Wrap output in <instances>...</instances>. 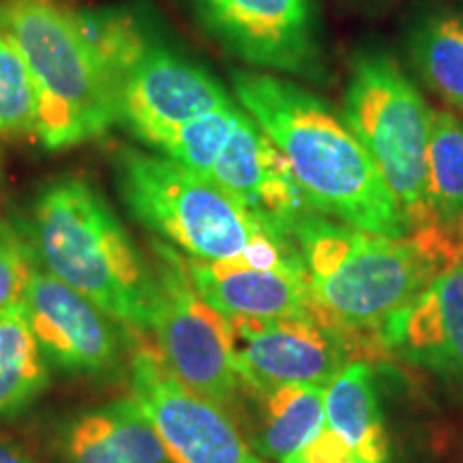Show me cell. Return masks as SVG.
<instances>
[{"instance_id":"e0dca14e","label":"cell","mask_w":463,"mask_h":463,"mask_svg":"<svg viewBox=\"0 0 463 463\" xmlns=\"http://www.w3.org/2000/svg\"><path fill=\"white\" fill-rule=\"evenodd\" d=\"M326 427L350 444L358 459L386 463L389 433L375 397L373 369L367 363H347L324 392Z\"/></svg>"},{"instance_id":"44dd1931","label":"cell","mask_w":463,"mask_h":463,"mask_svg":"<svg viewBox=\"0 0 463 463\" xmlns=\"http://www.w3.org/2000/svg\"><path fill=\"white\" fill-rule=\"evenodd\" d=\"M425 82L463 112V22L438 17L422 28L414 45Z\"/></svg>"},{"instance_id":"d6986e66","label":"cell","mask_w":463,"mask_h":463,"mask_svg":"<svg viewBox=\"0 0 463 463\" xmlns=\"http://www.w3.org/2000/svg\"><path fill=\"white\" fill-rule=\"evenodd\" d=\"M425 184L433 225L463 236V120L447 109H431Z\"/></svg>"},{"instance_id":"ac0fdd59","label":"cell","mask_w":463,"mask_h":463,"mask_svg":"<svg viewBox=\"0 0 463 463\" xmlns=\"http://www.w3.org/2000/svg\"><path fill=\"white\" fill-rule=\"evenodd\" d=\"M324 392L326 386L305 382L281 384L264 392L258 450L266 459L292 461L324 430Z\"/></svg>"},{"instance_id":"ba28073f","label":"cell","mask_w":463,"mask_h":463,"mask_svg":"<svg viewBox=\"0 0 463 463\" xmlns=\"http://www.w3.org/2000/svg\"><path fill=\"white\" fill-rule=\"evenodd\" d=\"M131 391L172 463H264L225 408L174 378L157 347L131 358Z\"/></svg>"},{"instance_id":"30bf717a","label":"cell","mask_w":463,"mask_h":463,"mask_svg":"<svg viewBox=\"0 0 463 463\" xmlns=\"http://www.w3.org/2000/svg\"><path fill=\"white\" fill-rule=\"evenodd\" d=\"M234 106L213 75L142 39L118 80V123L153 144L189 120Z\"/></svg>"},{"instance_id":"9c48e42d","label":"cell","mask_w":463,"mask_h":463,"mask_svg":"<svg viewBox=\"0 0 463 463\" xmlns=\"http://www.w3.org/2000/svg\"><path fill=\"white\" fill-rule=\"evenodd\" d=\"M228 320L234 369L253 395L262 397L292 382L326 386L347 364L352 339L324 322L316 309L286 317Z\"/></svg>"},{"instance_id":"603a6c76","label":"cell","mask_w":463,"mask_h":463,"mask_svg":"<svg viewBox=\"0 0 463 463\" xmlns=\"http://www.w3.org/2000/svg\"><path fill=\"white\" fill-rule=\"evenodd\" d=\"M0 133L37 136V92L24 58L0 31Z\"/></svg>"},{"instance_id":"5bb4252c","label":"cell","mask_w":463,"mask_h":463,"mask_svg":"<svg viewBox=\"0 0 463 463\" xmlns=\"http://www.w3.org/2000/svg\"><path fill=\"white\" fill-rule=\"evenodd\" d=\"M380 344L463 384V260L389 317Z\"/></svg>"},{"instance_id":"4316f807","label":"cell","mask_w":463,"mask_h":463,"mask_svg":"<svg viewBox=\"0 0 463 463\" xmlns=\"http://www.w3.org/2000/svg\"><path fill=\"white\" fill-rule=\"evenodd\" d=\"M347 463H369V461H363V459H358V457H356V459H352V461H347Z\"/></svg>"},{"instance_id":"3957f363","label":"cell","mask_w":463,"mask_h":463,"mask_svg":"<svg viewBox=\"0 0 463 463\" xmlns=\"http://www.w3.org/2000/svg\"><path fill=\"white\" fill-rule=\"evenodd\" d=\"M28 245L43 270L103 314L146 328L153 264L95 184L80 176L52 181L34 200Z\"/></svg>"},{"instance_id":"6da1fadb","label":"cell","mask_w":463,"mask_h":463,"mask_svg":"<svg viewBox=\"0 0 463 463\" xmlns=\"http://www.w3.org/2000/svg\"><path fill=\"white\" fill-rule=\"evenodd\" d=\"M316 314L352 341L378 337L399 309L463 260V242L438 225L403 239L356 230L307 211L292 228Z\"/></svg>"},{"instance_id":"2e32d148","label":"cell","mask_w":463,"mask_h":463,"mask_svg":"<svg viewBox=\"0 0 463 463\" xmlns=\"http://www.w3.org/2000/svg\"><path fill=\"white\" fill-rule=\"evenodd\" d=\"M58 447L67 463H172L133 397L73 416L62 427Z\"/></svg>"},{"instance_id":"8992f818","label":"cell","mask_w":463,"mask_h":463,"mask_svg":"<svg viewBox=\"0 0 463 463\" xmlns=\"http://www.w3.org/2000/svg\"><path fill=\"white\" fill-rule=\"evenodd\" d=\"M344 120L378 167L410 234L433 225L425 184L431 109L395 61L378 52L354 58Z\"/></svg>"},{"instance_id":"4fadbf2b","label":"cell","mask_w":463,"mask_h":463,"mask_svg":"<svg viewBox=\"0 0 463 463\" xmlns=\"http://www.w3.org/2000/svg\"><path fill=\"white\" fill-rule=\"evenodd\" d=\"M211 178L279 234L292 236L297 219L309 211L288 159L245 109L213 165Z\"/></svg>"},{"instance_id":"ffe728a7","label":"cell","mask_w":463,"mask_h":463,"mask_svg":"<svg viewBox=\"0 0 463 463\" xmlns=\"http://www.w3.org/2000/svg\"><path fill=\"white\" fill-rule=\"evenodd\" d=\"M48 382V367L24 303H17L0 316V416L9 419L31 408Z\"/></svg>"},{"instance_id":"277c9868","label":"cell","mask_w":463,"mask_h":463,"mask_svg":"<svg viewBox=\"0 0 463 463\" xmlns=\"http://www.w3.org/2000/svg\"><path fill=\"white\" fill-rule=\"evenodd\" d=\"M0 31L33 78L45 146L95 140L118 123V78L82 14L50 0H0Z\"/></svg>"},{"instance_id":"52a82bcc","label":"cell","mask_w":463,"mask_h":463,"mask_svg":"<svg viewBox=\"0 0 463 463\" xmlns=\"http://www.w3.org/2000/svg\"><path fill=\"white\" fill-rule=\"evenodd\" d=\"M153 289L146 328L153 331L165 367L184 386L230 408L241 391L232 356L230 320L195 292L187 260L164 241H153Z\"/></svg>"},{"instance_id":"5b68a950","label":"cell","mask_w":463,"mask_h":463,"mask_svg":"<svg viewBox=\"0 0 463 463\" xmlns=\"http://www.w3.org/2000/svg\"><path fill=\"white\" fill-rule=\"evenodd\" d=\"M114 174L129 215L194 260H234L258 236L275 232L213 178L191 172L164 155L118 148L114 153Z\"/></svg>"},{"instance_id":"484cf974","label":"cell","mask_w":463,"mask_h":463,"mask_svg":"<svg viewBox=\"0 0 463 463\" xmlns=\"http://www.w3.org/2000/svg\"><path fill=\"white\" fill-rule=\"evenodd\" d=\"M0 463H34V459L15 439L0 436Z\"/></svg>"},{"instance_id":"9a60e30c","label":"cell","mask_w":463,"mask_h":463,"mask_svg":"<svg viewBox=\"0 0 463 463\" xmlns=\"http://www.w3.org/2000/svg\"><path fill=\"white\" fill-rule=\"evenodd\" d=\"M195 292L225 317H286L314 309L305 264L260 270L239 260H187Z\"/></svg>"},{"instance_id":"cb8c5ba5","label":"cell","mask_w":463,"mask_h":463,"mask_svg":"<svg viewBox=\"0 0 463 463\" xmlns=\"http://www.w3.org/2000/svg\"><path fill=\"white\" fill-rule=\"evenodd\" d=\"M34 264L31 245L0 219V316L22 303Z\"/></svg>"},{"instance_id":"8fae6325","label":"cell","mask_w":463,"mask_h":463,"mask_svg":"<svg viewBox=\"0 0 463 463\" xmlns=\"http://www.w3.org/2000/svg\"><path fill=\"white\" fill-rule=\"evenodd\" d=\"M202 26L253 67L309 73L317 61L314 0H194Z\"/></svg>"},{"instance_id":"7a4b0ae2","label":"cell","mask_w":463,"mask_h":463,"mask_svg":"<svg viewBox=\"0 0 463 463\" xmlns=\"http://www.w3.org/2000/svg\"><path fill=\"white\" fill-rule=\"evenodd\" d=\"M241 108L277 144L309 211L372 234L410 236L402 211L356 136L317 97L269 73H232Z\"/></svg>"},{"instance_id":"7402d4cb","label":"cell","mask_w":463,"mask_h":463,"mask_svg":"<svg viewBox=\"0 0 463 463\" xmlns=\"http://www.w3.org/2000/svg\"><path fill=\"white\" fill-rule=\"evenodd\" d=\"M241 112V108L230 106L198 116V118L161 136L153 144V148L159 150V155H164V157L176 161L178 165L211 178L213 165L222 155Z\"/></svg>"},{"instance_id":"7c38bea8","label":"cell","mask_w":463,"mask_h":463,"mask_svg":"<svg viewBox=\"0 0 463 463\" xmlns=\"http://www.w3.org/2000/svg\"><path fill=\"white\" fill-rule=\"evenodd\" d=\"M22 303L45 361L80 373H103L118 361L120 339L109 316L39 262Z\"/></svg>"},{"instance_id":"d4e9b609","label":"cell","mask_w":463,"mask_h":463,"mask_svg":"<svg viewBox=\"0 0 463 463\" xmlns=\"http://www.w3.org/2000/svg\"><path fill=\"white\" fill-rule=\"evenodd\" d=\"M352 459H356V455L350 444L324 425V430L288 463H347Z\"/></svg>"}]
</instances>
